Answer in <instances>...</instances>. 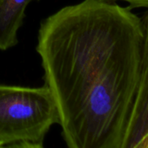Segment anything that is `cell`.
Wrapping results in <instances>:
<instances>
[{"label":"cell","instance_id":"2","mask_svg":"<svg viewBox=\"0 0 148 148\" xmlns=\"http://www.w3.org/2000/svg\"><path fill=\"white\" fill-rule=\"evenodd\" d=\"M58 122L57 107L45 86L0 85V145L41 143Z\"/></svg>","mask_w":148,"mask_h":148},{"label":"cell","instance_id":"5","mask_svg":"<svg viewBox=\"0 0 148 148\" xmlns=\"http://www.w3.org/2000/svg\"><path fill=\"white\" fill-rule=\"evenodd\" d=\"M0 148H44L41 143H30V142H21L14 143L10 145H1Z\"/></svg>","mask_w":148,"mask_h":148},{"label":"cell","instance_id":"6","mask_svg":"<svg viewBox=\"0 0 148 148\" xmlns=\"http://www.w3.org/2000/svg\"><path fill=\"white\" fill-rule=\"evenodd\" d=\"M0 146H1V145H0Z\"/></svg>","mask_w":148,"mask_h":148},{"label":"cell","instance_id":"3","mask_svg":"<svg viewBox=\"0 0 148 148\" xmlns=\"http://www.w3.org/2000/svg\"><path fill=\"white\" fill-rule=\"evenodd\" d=\"M33 1L39 0H0V51L18 45V32L24 23L26 7Z\"/></svg>","mask_w":148,"mask_h":148},{"label":"cell","instance_id":"1","mask_svg":"<svg viewBox=\"0 0 148 148\" xmlns=\"http://www.w3.org/2000/svg\"><path fill=\"white\" fill-rule=\"evenodd\" d=\"M140 18L109 0H83L42 21L36 51L67 148H118L136 92Z\"/></svg>","mask_w":148,"mask_h":148},{"label":"cell","instance_id":"4","mask_svg":"<svg viewBox=\"0 0 148 148\" xmlns=\"http://www.w3.org/2000/svg\"><path fill=\"white\" fill-rule=\"evenodd\" d=\"M109 1L117 2L121 1L128 5L127 7L130 9H135V8H145L148 10V0H109Z\"/></svg>","mask_w":148,"mask_h":148}]
</instances>
